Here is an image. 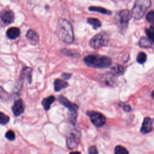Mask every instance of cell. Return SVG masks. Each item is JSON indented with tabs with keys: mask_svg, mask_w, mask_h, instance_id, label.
<instances>
[{
	"mask_svg": "<svg viewBox=\"0 0 154 154\" xmlns=\"http://www.w3.org/2000/svg\"><path fill=\"white\" fill-rule=\"evenodd\" d=\"M146 33L152 42L154 43V25L151 26L149 28L146 29Z\"/></svg>",
	"mask_w": 154,
	"mask_h": 154,
	"instance_id": "cell-22",
	"label": "cell"
},
{
	"mask_svg": "<svg viewBox=\"0 0 154 154\" xmlns=\"http://www.w3.org/2000/svg\"><path fill=\"white\" fill-rule=\"evenodd\" d=\"M80 141V134L78 131L71 132L67 137L66 144L67 147L71 150L77 147Z\"/></svg>",
	"mask_w": 154,
	"mask_h": 154,
	"instance_id": "cell-6",
	"label": "cell"
},
{
	"mask_svg": "<svg viewBox=\"0 0 154 154\" xmlns=\"http://www.w3.org/2000/svg\"><path fill=\"white\" fill-rule=\"evenodd\" d=\"M125 69L123 66L120 65H116L112 68V72L115 76L122 75L124 73Z\"/></svg>",
	"mask_w": 154,
	"mask_h": 154,
	"instance_id": "cell-19",
	"label": "cell"
},
{
	"mask_svg": "<svg viewBox=\"0 0 154 154\" xmlns=\"http://www.w3.org/2000/svg\"><path fill=\"white\" fill-rule=\"evenodd\" d=\"M5 137L8 140H9L10 141H13V140H14L15 139V134H14V132L13 131L10 130V131H8V132H6Z\"/></svg>",
	"mask_w": 154,
	"mask_h": 154,
	"instance_id": "cell-27",
	"label": "cell"
},
{
	"mask_svg": "<svg viewBox=\"0 0 154 154\" xmlns=\"http://www.w3.org/2000/svg\"><path fill=\"white\" fill-rule=\"evenodd\" d=\"M131 16V12L127 9L122 10L119 12L117 14V21L121 28H125L127 26Z\"/></svg>",
	"mask_w": 154,
	"mask_h": 154,
	"instance_id": "cell-7",
	"label": "cell"
},
{
	"mask_svg": "<svg viewBox=\"0 0 154 154\" xmlns=\"http://www.w3.org/2000/svg\"><path fill=\"white\" fill-rule=\"evenodd\" d=\"M87 22L92 26L93 29H96L101 26V23L100 20L96 18L89 17L87 19Z\"/></svg>",
	"mask_w": 154,
	"mask_h": 154,
	"instance_id": "cell-20",
	"label": "cell"
},
{
	"mask_svg": "<svg viewBox=\"0 0 154 154\" xmlns=\"http://www.w3.org/2000/svg\"><path fill=\"white\" fill-rule=\"evenodd\" d=\"M61 76H62V78H63L64 79H68L69 78H70L71 74L67 73H64L62 74Z\"/></svg>",
	"mask_w": 154,
	"mask_h": 154,
	"instance_id": "cell-30",
	"label": "cell"
},
{
	"mask_svg": "<svg viewBox=\"0 0 154 154\" xmlns=\"http://www.w3.org/2000/svg\"><path fill=\"white\" fill-rule=\"evenodd\" d=\"M0 18L4 23L7 25L10 24L14 21V13L13 11L8 10H4L1 13Z\"/></svg>",
	"mask_w": 154,
	"mask_h": 154,
	"instance_id": "cell-9",
	"label": "cell"
},
{
	"mask_svg": "<svg viewBox=\"0 0 154 154\" xmlns=\"http://www.w3.org/2000/svg\"><path fill=\"white\" fill-rule=\"evenodd\" d=\"M123 109L126 111H129L131 109V108L129 105H124L123 106H122Z\"/></svg>",
	"mask_w": 154,
	"mask_h": 154,
	"instance_id": "cell-31",
	"label": "cell"
},
{
	"mask_svg": "<svg viewBox=\"0 0 154 154\" xmlns=\"http://www.w3.org/2000/svg\"><path fill=\"white\" fill-rule=\"evenodd\" d=\"M21 76L22 78L26 79L31 83L32 81V69L28 67L23 68L21 72Z\"/></svg>",
	"mask_w": 154,
	"mask_h": 154,
	"instance_id": "cell-16",
	"label": "cell"
},
{
	"mask_svg": "<svg viewBox=\"0 0 154 154\" xmlns=\"http://www.w3.org/2000/svg\"><path fill=\"white\" fill-rule=\"evenodd\" d=\"M10 120V117L5 114L3 112H0V124L1 125H6L7 123H8Z\"/></svg>",
	"mask_w": 154,
	"mask_h": 154,
	"instance_id": "cell-24",
	"label": "cell"
},
{
	"mask_svg": "<svg viewBox=\"0 0 154 154\" xmlns=\"http://www.w3.org/2000/svg\"><path fill=\"white\" fill-rule=\"evenodd\" d=\"M20 29L17 27L10 28L6 32L7 36L10 39H15L20 35Z\"/></svg>",
	"mask_w": 154,
	"mask_h": 154,
	"instance_id": "cell-13",
	"label": "cell"
},
{
	"mask_svg": "<svg viewBox=\"0 0 154 154\" xmlns=\"http://www.w3.org/2000/svg\"><path fill=\"white\" fill-rule=\"evenodd\" d=\"M55 97L54 96H50L46 98H45L43 99L42 102V104L44 108V109L46 111L49 110V109L51 107V104L55 101Z\"/></svg>",
	"mask_w": 154,
	"mask_h": 154,
	"instance_id": "cell-17",
	"label": "cell"
},
{
	"mask_svg": "<svg viewBox=\"0 0 154 154\" xmlns=\"http://www.w3.org/2000/svg\"><path fill=\"white\" fill-rule=\"evenodd\" d=\"M58 101L61 104L64 105L65 107H66L69 109L70 112V115H69L70 117H72V118L77 117L78 116L77 111L79 108L77 105L71 102L63 96H60L58 97Z\"/></svg>",
	"mask_w": 154,
	"mask_h": 154,
	"instance_id": "cell-5",
	"label": "cell"
},
{
	"mask_svg": "<svg viewBox=\"0 0 154 154\" xmlns=\"http://www.w3.org/2000/svg\"><path fill=\"white\" fill-rule=\"evenodd\" d=\"M151 5V0H135L132 9V16L135 20L141 19Z\"/></svg>",
	"mask_w": 154,
	"mask_h": 154,
	"instance_id": "cell-3",
	"label": "cell"
},
{
	"mask_svg": "<svg viewBox=\"0 0 154 154\" xmlns=\"http://www.w3.org/2000/svg\"><path fill=\"white\" fill-rule=\"evenodd\" d=\"M12 111L16 116H19L23 113L24 111V105L22 99H18L15 101L12 107Z\"/></svg>",
	"mask_w": 154,
	"mask_h": 154,
	"instance_id": "cell-10",
	"label": "cell"
},
{
	"mask_svg": "<svg viewBox=\"0 0 154 154\" xmlns=\"http://www.w3.org/2000/svg\"><path fill=\"white\" fill-rule=\"evenodd\" d=\"M146 59H147V55L143 52H140L137 57V61L140 64L144 63L146 61Z\"/></svg>",
	"mask_w": 154,
	"mask_h": 154,
	"instance_id": "cell-23",
	"label": "cell"
},
{
	"mask_svg": "<svg viewBox=\"0 0 154 154\" xmlns=\"http://www.w3.org/2000/svg\"><path fill=\"white\" fill-rule=\"evenodd\" d=\"M88 152H89V153H91V154H96V153H98V151H97V150L96 147L94 146H91V147L89 149Z\"/></svg>",
	"mask_w": 154,
	"mask_h": 154,
	"instance_id": "cell-29",
	"label": "cell"
},
{
	"mask_svg": "<svg viewBox=\"0 0 154 154\" xmlns=\"http://www.w3.org/2000/svg\"><path fill=\"white\" fill-rule=\"evenodd\" d=\"M115 75L112 73L104 74L102 76V81L107 85H112L115 83Z\"/></svg>",
	"mask_w": 154,
	"mask_h": 154,
	"instance_id": "cell-14",
	"label": "cell"
},
{
	"mask_svg": "<svg viewBox=\"0 0 154 154\" xmlns=\"http://www.w3.org/2000/svg\"><path fill=\"white\" fill-rule=\"evenodd\" d=\"M88 10L91 11H96L103 14H106V15H110L111 14V11L110 10H108L103 7H96V6H91L88 8Z\"/></svg>",
	"mask_w": 154,
	"mask_h": 154,
	"instance_id": "cell-18",
	"label": "cell"
},
{
	"mask_svg": "<svg viewBox=\"0 0 154 154\" xmlns=\"http://www.w3.org/2000/svg\"><path fill=\"white\" fill-rule=\"evenodd\" d=\"M139 45L141 47L149 48L152 46V41L145 37H142L139 41Z\"/></svg>",
	"mask_w": 154,
	"mask_h": 154,
	"instance_id": "cell-21",
	"label": "cell"
},
{
	"mask_svg": "<svg viewBox=\"0 0 154 154\" xmlns=\"http://www.w3.org/2000/svg\"><path fill=\"white\" fill-rule=\"evenodd\" d=\"M114 152L116 154H127V153H128V151L122 146H117L115 147Z\"/></svg>",
	"mask_w": 154,
	"mask_h": 154,
	"instance_id": "cell-25",
	"label": "cell"
},
{
	"mask_svg": "<svg viewBox=\"0 0 154 154\" xmlns=\"http://www.w3.org/2000/svg\"><path fill=\"white\" fill-rule=\"evenodd\" d=\"M152 97L154 99V90L152 91Z\"/></svg>",
	"mask_w": 154,
	"mask_h": 154,
	"instance_id": "cell-32",
	"label": "cell"
},
{
	"mask_svg": "<svg viewBox=\"0 0 154 154\" xmlns=\"http://www.w3.org/2000/svg\"><path fill=\"white\" fill-rule=\"evenodd\" d=\"M26 36L28 38V39L30 41L31 44L35 45L38 42V40H39L38 35L37 33L32 29L28 30L26 32Z\"/></svg>",
	"mask_w": 154,
	"mask_h": 154,
	"instance_id": "cell-12",
	"label": "cell"
},
{
	"mask_svg": "<svg viewBox=\"0 0 154 154\" xmlns=\"http://www.w3.org/2000/svg\"><path fill=\"white\" fill-rule=\"evenodd\" d=\"M153 129L152 120L149 117H146L142 123L141 132L143 134H147L150 132Z\"/></svg>",
	"mask_w": 154,
	"mask_h": 154,
	"instance_id": "cell-11",
	"label": "cell"
},
{
	"mask_svg": "<svg viewBox=\"0 0 154 154\" xmlns=\"http://www.w3.org/2000/svg\"><path fill=\"white\" fill-rule=\"evenodd\" d=\"M69 85V84L65 81L61 80L60 79H57L54 82V89L56 91H59L60 90L66 88Z\"/></svg>",
	"mask_w": 154,
	"mask_h": 154,
	"instance_id": "cell-15",
	"label": "cell"
},
{
	"mask_svg": "<svg viewBox=\"0 0 154 154\" xmlns=\"http://www.w3.org/2000/svg\"><path fill=\"white\" fill-rule=\"evenodd\" d=\"M147 21L152 24H154V11L152 10L149 11L146 17Z\"/></svg>",
	"mask_w": 154,
	"mask_h": 154,
	"instance_id": "cell-26",
	"label": "cell"
},
{
	"mask_svg": "<svg viewBox=\"0 0 154 154\" xmlns=\"http://www.w3.org/2000/svg\"><path fill=\"white\" fill-rule=\"evenodd\" d=\"M8 97V93L1 87L0 86V98L1 99H7Z\"/></svg>",
	"mask_w": 154,
	"mask_h": 154,
	"instance_id": "cell-28",
	"label": "cell"
},
{
	"mask_svg": "<svg viewBox=\"0 0 154 154\" xmlns=\"http://www.w3.org/2000/svg\"><path fill=\"white\" fill-rule=\"evenodd\" d=\"M108 42V35L105 32H101L95 35L90 40L89 44L91 47L98 49L105 46Z\"/></svg>",
	"mask_w": 154,
	"mask_h": 154,
	"instance_id": "cell-4",
	"label": "cell"
},
{
	"mask_svg": "<svg viewBox=\"0 0 154 154\" xmlns=\"http://www.w3.org/2000/svg\"><path fill=\"white\" fill-rule=\"evenodd\" d=\"M84 61L85 63L91 67L105 68L111 64V59L106 56L100 55H89L86 56Z\"/></svg>",
	"mask_w": 154,
	"mask_h": 154,
	"instance_id": "cell-2",
	"label": "cell"
},
{
	"mask_svg": "<svg viewBox=\"0 0 154 154\" xmlns=\"http://www.w3.org/2000/svg\"><path fill=\"white\" fill-rule=\"evenodd\" d=\"M90 120L91 123L96 127H101L103 126L106 122L105 116L98 112H92L90 114Z\"/></svg>",
	"mask_w": 154,
	"mask_h": 154,
	"instance_id": "cell-8",
	"label": "cell"
},
{
	"mask_svg": "<svg viewBox=\"0 0 154 154\" xmlns=\"http://www.w3.org/2000/svg\"><path fill=\"white\" fill-rule=\"evenodd\" d=\"M56 34L60 40L71 43L74 40V34L71 24L66 19H60L57 23Z\"/></svg>",
	"mask_w": 154,
	"mask_h": 154,
	"instance_id": "cell-1",
	"label": "cell"
}]
</instances>
